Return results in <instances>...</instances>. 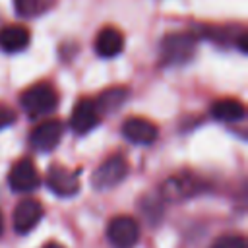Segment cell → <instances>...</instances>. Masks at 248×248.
Listing matches in <instances>:
<instances>
[{"label": "cell", "instance_id": "cell-12", "mask_svg": "<svg viewBox=\"0 0 248 248\" xmlns=\"http://www.w3.org/2000/svg\"><path fill=\"white\" fill-rule=\"evenodd\" d=\"M31 41L29 29L25 25H6L0 29V48L4 52H21Z\"/></svg>", "mask_w": 248, "mask_h": 248}, {"label": "cell", "instance_id": "cell-4", "mask_svg": "<svg viewBox=\"0 0 248 248\" xmlns=\"http://www.w3.org/2000/svg\"><path fill=\"white\" fill-rule=\"evenodd\" d=\"M126 174H128L126 159L120 155H112L95 169V172L91 176V184L97 190H108V188H114L118 182H122L126 178Z\"/></svg>", "mask_w": 248, "mask_h": 248}, {"label": "cell", "instance_id": "cell-20", "mask_svg": "<svg viewBox=\"0 0 248 248\" xmlns=\"http://www.w3.org/2000/svg\"><path fill=\"white\" fill-rule=\"evenodd\" d=\"M2 229H4V223H2V213H0V234H2Z\"/></svg>", "mask_w": 248, "mask_h": 248}, {"label": "cell", "instance_id": "cell-16", "mask_svg": "<svg viewBox=\"0 0 248 248\" xmlns=\"http://www.w3.org/2000/svg\"><path fill=\"white\" fill-rule=\"evenodd\" d=\"M56 0H14V10L21 17H37L48 12Z\"/></svg>", "mask_w": 248, "mask_h": 248}, {"label": "cell", "instance_id": "cell-5", "mask_svg": "<svg viewBox=\"0 0 248 248\" xmlns=\"http://www.w3.org/2000/svg\"><path fill=\"white\" fill-rule=\"evenodd\" d=\"M62 134H64V128L60 120H46L37 124L29 132V143L39 151H50L60 143Z\"/></svg>", "mask_w": 248, "mask_h": 248}, {"label": "cell", "instance_id": "cell-6", "mask_svg": "<svg viewBox=\"0 0 248 248\" xmlns=\"http://www.w3.org/2000/svg\"><path fill=\"white\" fill-rule=\"evenodd\" d=\"M46 186L56 196L68 198V196H74L79 192V178L74 170L60 167V165H52L46 172Z\"/></svg>", "mask_w": 248, "mask_h": 248}, {"label": "cell", "instance_id": "cell-8", "mask_svg": "<svg viewBox=\"0 0 248 248\" xmlns=\"http://www.w3.org/2000/svg\"><path fill=\"white\" fill-rule=\"evenodd\" d=\"M122 134L128 141L138 143V145H147L153 143L157 140V126L153 122H149L147 118H140V116H130L124 120L122 124Z\"/></svg>", "mask_w": 248, "mask_h": 248}, {"label": "cell", "instance_id": "cell-15", "mask_svg": "<svg viewBox=\"0 0 248 248\" xmlns=\"http://www.w3.org/2000/svg\"><path fill=\"white\" fill-rule=\"evenodd\" d=\"M126 97H128V89L126 87H110V89L103 91L99 95V99L95 101L97 112L99 114H107V112L118 110V107L126 101Z\"/></svg>", "mask_w": 248, "mask_h": 248}, {"label": "cell", "instance_id": "cell-3", "mask_svg": "<svg viewBox=\"0 0 248 248\" xmlns=\"http://www.w3.org/2000/svg\"><path fill=\"white\" fill-rule=\"evenodd\" d=\"M107 238L114 248H134L140 240L138 221L128 215H116L107 225Z\"/></svg>", "mask_w": 248, "mask_h": 248}, {"label": "cell", "instance_id": "cell-9", "mask_svg": "<svg viewBox=\"0 0 248 248\" xmlns=\"http://www.w3.org/2000/svg\"><path fill=\"white\" fill-rule=\"evenodd\" d=\"M8 182L16 192H31V190L39 188L41 178H39L35 165L29 159H21L12 167V170L8 174Z\"/></svg>", "mask_w": 248, "mask_h": 248}, {"label": "cell", "instance_id": "cell-17", "mask_svg": "<svg viewBox=\"0 0 248 248\" xmlns=\"http://www.w3.org/2000/svg\"><path fill=\"white\" fill-rule=\"evenodd\" d=\"M209 248H246V238L240 234H223Z\"/></svg>", "mask_w": 248, "mask_h": 248}, {"label": "cell", "instance_id": "cell-10", "mask_svg": "<svg viewBox=\"0 0 248 248\" xmlns=\"http://www.w3.org/2000/svg\"><path fill=\"white\" fill-rule=\"evenodd\" d=\"M99 118H101V114L97 112L95 101H91V99H79L76 103L74 110H72L70 124H72L74 132L87 134V132H91L99 124Z\"/></svg>", "mask_w": 248, "mask_h": 248}, {"label": "cell", "instance_id": "cell-13", "mask_svg": "<svg viewBox=\"0 0 248 248\" xmlns=\"http://www.w3.org/2000/svg\"><path fill=\"white\" fill-rule=\"evenodd\" d=\"M200 190V182L192 176H174L169 178L163 186V194L167 200H184L194 196Z\"/></svg>", "mask_w": 248, "mask_h": 248}, {"label": "cell", "instance_id": "cell-19", "mask_svg": "<svg viewBox=\"0 0 248 248\" xmlns=\"http://www.w3.org/2000/svg\"><path fill=\"white\" fill-rule=\"evenodd\" d=\"M41 248H64L62 244H58V242H46L45 246H41Z\"/></svg>", "mask_w": 248, "mask_h": 248}, {"label": "cell", "instance_id": "cell-18", "mask_svg": "<svg viewBox=\"0 0 248 248\" xmlns=\"http://www.w3.org/2000/svg\"><path fill=\"white\" fill-rule=\"evenodd\" d=\"M14 120H16V110L6 105H0V130L8 128Z\"/></svg>", "mask_w": 248, "mask_h": 248}, {"label": "cell", "instance_id": "cell-1", "mask_svg": "<svg viewBox=\"0 0 248 248\" xmlns=\"http://www.w3.org/2000/svg\"><path fill=\"white\" fill-rule=\"evenodd\" d=\"M198 37L192 33H170L161 43V62L165 66H180L192 60Z\"/></svg>", "mask_w": 248, "mask_h": 248}, {"label": "cell", "instance_id": "cell-7", "mask_svg": "<svg viewBox=\"0 0 248 248\" xmlns=\"http://www.w3.org/2000/svg\"><path fill=\"white\" fill-rule=\"evenodd\" d=\"M41 217H43V205L37 200H29V198L21 200L14 207V213H12L14 231L19 234H25L41 221Z\"/></svg>", "mask_w": 248, "mask_h": 248}, {"label": "cell", "instance_id": "cell-14", "mask_svg": "<svg viewBox=\"0 0 248 248\" xmlns=\"http://www.w3.org/2000/svg\"><path fill=\"white\" fill-rule=\"evenodd\" d=\"M246 114L244 105L238 99H219L211 105V116L221 122H238Z\"/></svg>", "mask_w": 248, "mask_h": 248}, {"label": "cell", "instance_id": "cell-11", "mask_svg": "<svg viewBox=\"0 0 248 248\" xmlns=\"http://www.w3.org/2000/svg\"><path fill=\"white\" fill-rule=\"evenodd\" d=\"M124 48V37L116 27H103L95 37V50L103 58H112Z\"/></svg>", "mask_w": 248, "mask_h": 248}, {"label": "cell", "instance_id": "cell-2", "mask_svg": "<svg viewBox=\"0 0 248 248\" xmlns=\"http://www.w3.org/2000/svg\"><path fill=\"white\" fill-rule=\"evenodd\" d=\"M21 107L29 116H43L48 114L56 108L58 105V93L56 89L46 83V81H39L31 87H27L21 93Z\"/></svg>", "mask_w": 248, "mask_h": 248}]
</instances>
